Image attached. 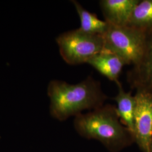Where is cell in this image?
<instances>
[{
    "label": "cell",
    "mask_w": 152,
    "mask_h": 152,
    "mask_svg": "<svg viewBox=\"0 0 152 152\" xmlns=\"http://www.w3.org/2000/svg\"><path fill=\"white\" fill-rule=\"evenodd\" d=\"M48 92L52 113L60 119L91 108L105 98L100 84L91 77L77 84L53 80Z\"/></svg>",
    "instance_id": "obj_1"
},
{
    "label": "cell",
    "mask_w": 152,
    "mask_h": 152,
    "mask_svg": "<svg viewBox=\"0 0 152 152\" xmlns=\"http://www.w3.org/2000/svg\"><path fill=\"white\" fill-rule=\"evenodd\" d=\"M60 55L66 63H87L104 50L103 36L84 32L80 28L64 33L56 39Z\"/></svg>",
    "instance_id": "obj_2"
},
{
    "label": "cell",
    "mask_w": 152,
    "mask_h": 152,
    "mask_svg": "<svg viewBox=\"0 0 152 152\" xmlns=\"http://www.w3.org/2000/svg\"><path fill=\"white\" fill-rule=\"evenodd\" d=\"M104 49L117 55L126 64H137L143 54L145 33L128 26L109 24L104 34Z\"/></svg>",
    "instance_id": "obj_3"
},
{
    "label": "cell",
    "mask_w": 152,
    "mask_h": 152,
    "mask_svg": "<svg viewBox=\"0 0 152 152\" xmlns=\"http://www.w3.org/2000/svg\"><path fill=\"white\" fill-rule=\"evenodd\" d=\"M76 125L87 136L103 141L117 140L124 134L122 127L115 117L104 110L78 117Z\"/></svg>",
    "instance_id": "obj_4"
},
{
    "label": "cell",
    "mask_w": 152,
    "mask_h": 152,
    "mask_svg": "<svg viewBox=\"0 0 152 152\" xmlns=\"http://www.w3.org/2000/svg\"><path fill=\"white\" fill-rule=\"evenodd\" d=\"M135 99L134 135L141 148L149 152L152 140V95L137 90Z\"/></svg>",
    "instance_id": "obj_5"
},
{
    "label": "cell",
    "mask_w": 152,
    "mask_h": 152,
    "mask_svg": "<svg viewBox=\"0 0 152 152\" xmlns=\"http://www.w3.org/2000/svg\"><path fill=\"white\" fill-rule=\"evenodd\" d=\"M143 54L140 61L128 73V80L137 90L152 95V28L145 32Z\"/></svg>",
    "instance_id": "obj_6"
},
{
    "label": "cell",
    "mask_w": 152,
    "mask_h": 152,
    "mask_svg": "<svg viewBox=\"0 0 152 152\" xmlns=\"http://www.w3.org/2000/svg\"><path fill=\"white\" fill-rule=\"evenodd\" d=\"M138 0H102L100 5L109 24L123 27L127 25Z\"/></svg>",
    "instance_id": "obj_7"
},
{
    "label": "cell",
    "mask_w": 152,
    "mask_h": 152,
    "mask_svg": "<svg viewBox=\"0 0 152 152\" xmlns=\"http://www.w3.org/2000/svg\"><path fill=\"white\" fill-rule=\"evenodd\" d=\"M87 63L109 80L116 83L119 82L120 73L124 66L126 65L125 61L119 56L105 49L94 56Z\"/></svg>",
    "instance_id": "obj_8"
},
{
    "label": "cell",
    "mask_w": 152,
    "mask_h": 152,
    "mask_svg": "<svg viewBox=\"0 0 152 152\" xmlns=\"http://www.w3.org/2000/svg\"><path fill=\"white\" fill-rule=\"evenodd\" d=\"M117 85L118 88V93L114 98V100L117 104L116 113L127 126L128 130L132 134H135V96H132L131 92L125 91L120 82H117Z\"/></svg>",
    "instance_id": "obj_9"
},
{
    "label": "cell",
    "mask_w": 152,
    "mask_h": 152,
    "mask_svg": "<svg viewBox=\"0 0 152 152\" xmlns=\"http://www.w3.org/2000/svg\"><path fill=\"white\" fill-rule=\"evenodd\" d=\"M80 18L81 26L80 29L84 32L103 35L106 32L109 24L105 20L99 19L96 15L84 9L77 1H73Z\"/></svg>",
    "instance_id": "obj_10"
},
{
    "label": "cell",
    "mask_w": 152,
    "mask_h": 152,
    "mask_svg": "<svg viewBox=\"0 0 152 152\" xmlns=\"http://www.w3.org/2000/svg\"><path fill=\"white\" fill-rule=\"evenodd\" d=\"M128 26L144 32L152 28V0L139 1L134 9Z\"/></svg>",
    "instance_id": "obj_11"
},
{
    "label": "cell",
    "mask_w": 152,
    "mask_h": 152,
    "mask_svg": "<svg viewBox=\"0 0 152 152\" xmlns=\"http://www.w3.org/2000/svg\"><path fill=\"white\" fill-rule=\"evenodd\" d=\"M151 149H152V142H151Z\"/></svg>",
    "instance_id": "obj_12"
}]
</instances>
